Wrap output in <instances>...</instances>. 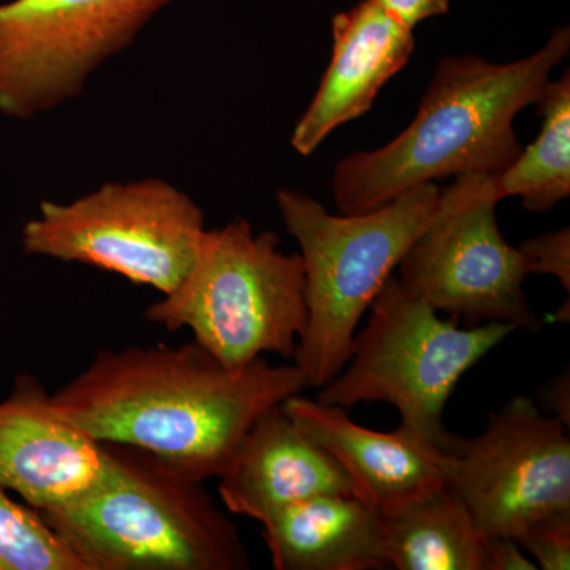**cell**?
Returning <instances> with one entry per match:
<instances>
[{
    "label": "cell",
    "mask_w": 570,
    "mask_h": 570,
    "mask_svg": "<svg viewBox=\"0 0 570 570\" xmlns=\"http://www.w3.org/2000/svg\"><path fill=\"white\" fill-rule=\"evenodd\" d=\"M414 29L377 0L333 18V56L316 96L295 126L292 148L311 156L333 130L373 107L379 91L414 52Z\"/></svg>",
    "instance_id": "7c38bea8"
},
{
    "label": "cell",
    "mask_w": 570,
    "mask_h": 570,
    "mask_svg": "<svg viewBox=\"0 0 570 570\" xmlns=\"http://www.w3.org/2000/svg\"><path fill=\"white\" fill-rule=\"evenodd\" d=\"M306 387L295 363L262 356L228 367L193 341L102 348L51 400L96 441L145 450L206 482L227 471L255 420Z\"/></svg>",
    "instance_id": "6da1fadb"
},
{
    "label": "cell",
    "mask_w": 570,
    "mask_h": 570,
    "mask_svg": "<svg viewBox=\"0 0 570 570\" xmlns=\"http://www.w3.org/2000/svg\"><path fill=\"white\" fill-rule=\"evenodd\" d=\"M520 543L509 538H487V570H535Z\"/></svg>",
    "instance_id": "7402d4cb"
},
{
    "label": "cell",
    "mask_w": 570,
    "mask_h": 570,
    "mask_svg": "<svg viewBox=\"0 0 570 570\" xmlns=\"http://www.w3.org/2000/svg\"><path fill=\"white\" fill-rule=\"evenodd\" d=\"M174 0L0 3V115L28 121L77 99Z\"/></svg>",
    "instance_id": "9c48e42d"
},
{
    "label": "cell",
    "mask_w": 570,
    "mask_h": 570,
    "mask_svg": "<svg viewBox=\"0 0 570 570\" xmlns=\"http://www.w3.org/2000/svg\"><path fill=\"white\" fill-rule=\"evenodd\" d=\"M281 407L354 482L356 497L381 512L444 482L433 445L400 425L392 433L367 430L346 409L294 395Z\"/></svg>",
    "instance_id": "5bb4252c"
},
{
    "label": "cell",
    "mask_w": 570,
    "mask_h": 570,
    "mask_svg": "<svg viewBox=\"0 0 570 570\" xmlns=\"http://www.w3.org/2000/svg\"><path fill=\"white\" fill-rule=\"evenodd\" d=\"M521 549L542 570L570 569V512L535 521L517 539Z\"/></svg>",
    "instance_id": "d6986e66"
},
{
    "label": "cell",
    "mask_w": 570,
    "mask_h": 570,
    "mask_svg": "<svg viewBox=\"0 0 570 570\" xmlns=\"http://www.w3.org/2000/svg\"><path fill=\"white\" fill-rule=\"evenodd\" d=\"M379 513L389 568L487 570V538L448 483Z\"/></svg>",
    "instance_id": "2e32d148"
},
{
    "label": "cell",
    "mask_w": 570,
    "mask_h": 570,
    "mask_svg": "<svg viewBox=\"0 0 570 570\" xmlns=\"http://www.w3.org/2000/svg\"><path fill=\"white\" fill-rule=\"evenodd\" d=\"M219 479L225 509L262 524L288 505L321 494L356 497L346 471L281 406L255 420Z\"/></svg>",
    "instance_id": "4fadbf2b"
},
{
    "label": "cell",
    "mask_w": 570,
    "mask_h": 570,
    "mask_svg": "<svg viewBox=\"0 0 570 570\" xmlns=\"http://www.w3.org/2000/svg\"><path fill=\"white\" fill-rule=\"evenodd\" d=\"M115 455L52 404L31 373L18 374L0 401V487L37 512H50L91 497L111 482Z\"/></svg>",
    "instance_id": "8fae6325"
},
{
    "label": "cell",
    "mask_w": 570,
    "mask_h": 570,
    "mask_svg": "<svg viewBox=\"0 0 570 570\" xmlns=\"http://www.w3.org/2000/svg\"><path fill=\"white\" fill-rule=\"evenodd\" d=\"M568 425L515 396L474 438L433 449L442 479L485 538L517 540L535 521L570 512Z\"/></svg>",
    "instance_id": "30bf717a"
},
{
    "label": "cell",
    "mask_w": 570,
    "mask_h": 570,
    "mask_svg": "<svg viewBox=\"0 0 570 570\" xmlns=\"http://www.w3.org/2000/svg\"><path fill=\"white\" fill-rule=\"evenodd\" d=\"M115 475L67 508L40 512L86 570H247L238 528L204 480L129 445L110 444Z\"/></svg>",
    "instance_id": "3957f363"
},
{
    "label": "cell",
    "mask_w": 570,
    "mask_h": 570,
    "mask_svg": "<svg viewBox=\"0 0 570 570\" xmlns=\"http://www.w3.org/2000/svg\"><path fill=\"white\" fill-rule=\"evenodd\" d=\"M276 570L387 569L379 510L333 493L288 505L264 523Z\"/></svg>",
    "instance_id": "9a60e30c"
},
{
    "label": "cell",
    "mask_w": 570,
    "mask_h": 570,
    "mask_svg": "<svg viewBox=\"0 0 570 570\" xmlns=\"http://www.w3.org/2000/svg\"><path fill=\"white\" fill-rule=\"evenodd\" d=\"M569 51V28H558L543 48L515 62L442 58L414 121L382 148L351 154L336 165L333 198L340 213L373 212L419 184L448 176L501 174L521 153L517 115L539 102Z\"/></svg>",
    "instance_id": "7a4b0ae2"
},
{
    "label": "cell",
    "mask_w": 570,
    "mask_h": 570,
    "mask_svg": "<svg viewBox=\"0 0 570 570\" xmlns=\"http://www.w3.org/2000/svg\"><path fill=\"white\" fill-rule=\"evenodd\" d=\"M493 176L455 178L433 219L397 265L400 283L438 313L472 324L501 322L538 332L540 318L528 303L527 265L505 242L497 220Z\"/></svg>",
    "instance_id": "ba28073f"
},
{
    "label": "cell",
    "mask_w": 570,
    "mask_h": 570,
    "mask_svg": "<svg viewBox=\"0 0 570 570\" xmlns=\"http://www.w3.org/2000/svg\"><path fill=\"white\" fill-rule=\"evenodd\" d=\"M540 134L501 174L493 176L498 200L519 197L528 212H549L570 194V71L549 81L535 104Z\"/></svg>",
    "instance_id": "e0dca14e"
},
{
    "label": "cell",
    "mask_w": 570,
    "mask_h": 570,
    "mask_svg": "<svg viewBox=\"0 0 570 570\" xmlns=\"http://www.w3.org/2000/svg\"><path fill=\"white\" fill-rule=\"evenodd\" d=\"M515 326L501 322L460 328L456 318L438 316L390 276L370 306L365 328L355 335L344 370L316 400L344 409L389 403L401 426L439 450L452 433L444 426L445 404L460 379L478 365Z\"/></svg>",
    "instance_id": "8992f818"
},
{
    "label": "cell",
    "mask_w": 570,
    "mask_h": 570,
    "mask_svg": "<svg viewBox=\"0 0 570 570\" xmlns=\"http://www.w3.org/2000/svg\"><path fill=\"white\" fill-rule=\"evenodd\" d=\"M543 401L554 412V417L570 425V382L569 373H561L543 389Z\"/></svg>",
    "instance_id": "603a6c76"
},
{
    "label": "cell",
    "mask_w": 570,
    "mask_h": 570,
    "mask_svg": "<svg viewBox=\"0 0 570 570\" xmlns=\"http://www.w3.org/2000/svg\"><path fill=\"white\" fill-rule=\"evenodd\" d=\"M145 318L194 341L228 367L265 354L294 358L305 332V266L284 254L275 232L246 219L205 230L189 272L170 294L146 307Z\"/></svg>",
    "instance_id": "5b68a950"
},
{
    "label": "cell",
    "mask_w": 570,
    "mask_h": 570,
    "mask_svg": "<svg viewBox=\"0 0 570 570\" xmlns=\"http://www.w3.org/2000/svg\"><path fill=\"white\" fill-rule=\"evenodd\" d=\"M441 189L419 184L373 212L335 214L295 189L276 194L288 235L305 266V332L294 363L307 387L322 389L344 370L360 321L436 213Z\"/></svg>",
    "instance_id": "277c9868"
},
{
    "label": "cell",
    "mask_w": 570,
    "mask_h": 570,
    "mask_svg": "<svg viewBox=\"0 0 570 570\" xmlns=\"http://www.w3.org/2000/svg\"><path fill=\"white\" fill-rule=\"evenodd\" d=\"M393 17L414 29L422 21L448 13L450 0H377Z\"/></svg>",
    "instance_id": "44dd1931"
},
{
    "label": "cell",
    "mask_w": 570,
    "mask_h": 570,
    "mask_svg": "<svg viewBox=\"0 0 570 570\" xmlns=\"http://www.w3.org/2000/svg\"><path fill=\"white\" fill-rule=\"evenodd\" d=\"M528 275H551L570 291V232L569 227L528 239L519 247Z\"/></svg>",
    "instance_id": "ffe728a7"
},
{
    "label": "cell",
    "mask_w": 570,
    "mask_h": 570,
    "mask_svg": "<svg viewBox=\"0 0 570 570\" xmlns=\"http://www.w3.org/2000/svg\"><path fill=\"white\" fill-rule=\"evenodd\" d=\"M0 570H86L40 512L0 487Z\"/></svg>",
    "instance_id": "ac0fdd59"
},
{
    "label": "cell",
    "mask_w": 570,
    "mask_h": 570,
    "mask_svg": "<svg viewBox=\"0 0 570 570\" xmlns=\"http://www.w3.org/2000/svg\"><path fill=\"white\" fill-rule=\"evenodd\" d=\"M205 214L163 178L105 183L69 204L43 200L24 224L26 254L115 273L167 295L189 272Z\"/></svg>",
    "instance_id": "52a82bcc"
}]
</instances>
